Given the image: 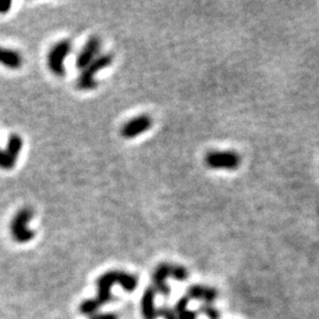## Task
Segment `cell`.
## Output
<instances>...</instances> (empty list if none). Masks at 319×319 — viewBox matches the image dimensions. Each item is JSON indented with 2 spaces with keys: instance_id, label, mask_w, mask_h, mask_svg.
Returning a JSON list of instances; mask_svg holds the SVG:
<instances>
[{
  "instance_id": "cell-17",
  "label": "cell",
  "mask_w": 319,
  "mask_h": 319,
  "mask_svg": "<svg viewBox=\"0 0 319 319\" xmlns=\"http://www.w3.org/2000/svg\"><path fill=\"white\" fill-rule=\"evenodd\" d=\"M156 313H158V317H162L163 319H178L176 317V313L173 309H169V307H161V309L156 310Z\"/></svg>"
},
{
  "instance_id": "cell-16",
  "label": "cell",
  "mask_w": 319,
  "mask_h": 319,
  "mask_svg": "<svg viewBox=\"0 0 319 319\" xmlns=\"http://www.w3.org/2000/svg\"><path fill=\"white\" fill-rule=\"evenodd\" d=\"M188 277H189V273H188L187 268L184 267V266H180V265H173V267H172L173 279H176L179 281H185L188 279Z\"/></svg>"
},
{
  "instance_id": "cell-5",
  "label": "cell",
  "mask_w": 319,
  "mask_h": 319,
  "mask_svg": "<svg viewBox=\"0 0 319 319\" xmlns=\"http://www.w3.org/2000/svg\"><path fill=\"white\" fill-rule=\"evenodd\" d=\"M206 163L214 169H237L240 158L233 152H211L206 155Z\"/></svg>"
},
{
  "instance_id": "cell-8",
  "label": "cell",
  "mask_w": 319,
  "mask_h": 319,
  "mask_svg": "<svg viewBox=\"0 0 319 319\" xmlns=\"http://www.w3.org/2000/svg\"><path fill=\"white\" fill-rule=\"evenodd\" d=\"M100 48H101L100 38L96 36L90 37L88 42H86V44L84 45L83 50L80 52V54H78L76 60L77 68L82 69V70L84 68H86V66H88L89 64L96 58L95 56L97 54V52L100 51Z\"/></svg>"
},
{
  "instance_id": "cell-13",
  "label": "cell",
  "mask_w": 319,
  "mask_h": 319,
  "mask_svg": "<svg viewBox=\"0 0 319 319\" xmlns=\"http://www.w3.org/2000/svg\"><path fill=\"white\" fill-rule=\"evenodd\" d=\"M23 148V140L22 137H20L19 135H11L10 138H8V142H7V146H6V152L10 154L11 156L14 160H17L18 158L20 150H22Z\"/></svg>"
},
{
  "instance_id": "cell-12",
  "label": "cell",
  "mask_w": 319,
  "mask_h": 319,
  "mask_svg": "<svg viewBox=\"0 0 319 319\" xmlns=\"http://www.w3.org/2000/svg\"><path fill=\"white\" fill-rule=\"evenodd\" d=\"M188 301H189V298L182 297L176 303L174 311L178 319H198V312L188 310Z\"/></svg>"
},
{
  "instance_id": "cell-10",
  "label": "cell",
  "mask_w": 319,
  "mask_h": 319,
  "mask_svg": "<svg viewBox=\"0 0 319 319\" xmlns=\"http://www.w3.org/2000/svg\"><path fill=\"white\" fill-rule=\"evenodd\" d=\"M155 290L153 287H148L144 291L143 297L141 300V307H142V316L143 319H156L158 318V313H156L155 309Z\"/></svg>"
},
{
  "instance_id": "cell-1",
  "label": "cell",
  "mask_w": 319,
  "mask_h": 319,
  "mask_svg": "<svg viewBox=\"0 0 319 319\" xmlns=\"http://www.w3.org/2000/svg\"><path fill=\"white\" fill-rule=\"evenodd\" d=\"M121 285L124 291L133 292L137 289L138 278L134 274L123 271H109L101 275L97 279V297L91 300H84L80 306V311L83 315L91 316L112 299L111 289L114 285Z\"/></svg>"
},
{
  "instance_id": "cell-3",
  "label": "cell",
  "mask_w": 319,
  "mask_h": 319,
  "mask_svg": "<svg viewBox=\"0 0 319 319\" xmlns=\"http://www.w3.org/2000/svg\"><path fill=\"white\" fill-rule=\"evenodd\" d=\"M33 217V211L30 207H24L17 212L11 221V236L14 241L24 243L30 241L36 236V232L27 228V223Z\"/></svg>"
},
{
  "instance_id": "cell-4",
  "label": "cell",
  "mask_w": 319,
  "mask_h": 319,
  "mask_svg": "<svg viewBox=\"0 0 319 319\" xmlns=\"http://www.w3.org/2000/svg\"><path fill=\"white\" fill-rule=\"evenodd\" d=\"M71 51L70 40H60L54 44L49 51L48 54V65L51 72L56 76H64L65 75V68H64V60L68 57Z\"/></svg>"
},
{
  "instance_id": "cell-9",
  "label": "cell",
  "mask_w": 319,
  "mask_h": 319,
  "mask_svg": "<svg viewBox=\"0 0 319 319\" xmlns=\"http://www.w3.org/2000/svg\"><path fill=\"white\" fill-rule=\"evenodd\" d=\"M188 295L193 299H198L205 301V304H211L216 299L217 291L213 287L202 286V285H193L188 289Z\"/></svg>"
},
{
  "instance_id": "cell-18",
  "label": "cell",
  "mask_w": 319,
  "mask_h": 319,
  "mask_svg": "<svg viewBox=\"0 0 319 319\" xmlns=\"http://www.w3.org/2000/svg\"><path fill=\"white\" fill-rule=\"evenodd\" d=\"M91 319H117V316L115 313H94Z\"/></svg>"
},
{
  "instance_id": "cell-19",
  "label": "cell",
  "mask_w": 319,
  "mask_h": 319,
  "mask_svg": "<svg viewBox=\"0 0 319 319\" xmlns=\"http://www.w3.org/2000/svg\"><path fill=\"white\" fill-rule=\"evenodd\" d=\"M11 5H12L11 1H0V13H7L10 11Z\"/></svg>"
},
{
  "instance_id": "cell-14",
  "label": "cell",
  "mask_w": 319,
  "mask_h": 319,
  "mask_svg": "<svg viewBox=\"0 0 319 319\" xmlns=\"http://www.w3.org/2000/svg\"><path fill=\"white\" fill-rule=\"evenodd\" d=\"M16 161L17 160H14L6 150L0 149V168H1V169H12V168L16 166Z\"/></svg>"
},
{
  "instance_id": "cell-7",
  "label": "cell",
  "mask_w": 319,
  "mask_h": 319,
  "mask_svg": "<svg viewBox=\"0 0 319 319\" xmlns=\"http://www.w3.org/2000/svg\"><path fill=\"white\" fill-rule=\"evenodd\" d=\"M172 264L162 263L155 268L153 274V284L155 292L158 291L164 297L170 295V287L167 284L168 278H172Z\"/></svg>"
},
{
  "instance_id": "cell-2",
  "label": "cell",
  "mask_w": 319,
  "mask_h": 319,
  "mask_svg": "<svg viewBox=\"0 0 319 319\" xmlns=\"http://www.w3.org/2000/svg\"><path fill=\"white\" fill-rule=\"evenodd\" d=\"M112 60H114V57H112L111 53L101 54V56L96 57L86 68L83 69L82 74L78 77V89L86 91V90H94L97 88V82L95 80V74H97L98 71L103 70L106 66H109L112 63Z\"/></svg>"
},
{
  "instance_id": "cell-11",
  "label": "cell",
  "mask_w": 319,
  "mask_h": 319,
  "mask_svg": "<svg viewBox=\"0 0 319 319\" xmlns=\"http://www.w3.org/2000/svg\"><path fill=\"white\" fill-rule=\"evenodd\" d=\"M0 64L8 69H19L23 64V58L17 51L0 48Z\"/></svg>"
},
{
  "instance_id": "cell-15",
  "label": "cell",
  "mask_w": 319,
  "mask_h": 319,
  "mask_svg": "<svg viewBox=\"0 0 319 319\" xmlns=\"http://www.w3.org/2000/svg\"><path fill=\"white\" fill-rule=\"evenodd\" d=\"M199 312L205 315L208 319H220V312L212 304H204L200 306Z\"/></svg>"
},
{
  "instance_id": "cell-6",
  "label": "cell",
  "mask_w": 319,
  "mask_h": 319,
  "mask_svg": "<svg viewBox=\"0 0 319 319\" xmlns=\"http://www.w3.org/2000/svg\"><path fill=\"white\" fill-rule=\"evenodd\" d=\"M153 126L152 118L148 115H141L127 122L121 129V135L124 138H134L136 136L143 134Z\"/></svg>"
}]
</instances>
